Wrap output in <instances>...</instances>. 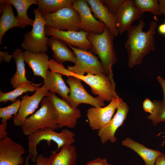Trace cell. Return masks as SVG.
Listing matches in <instances>:
<instances>
[{
	"mask_svg": "<svg viewBox=\"0 0 165 165\" xmlns=\"http://www.w3.org/2000/svg\"><path fill=\"white\" fill-rule=\"evenodd\" d=\"M145 25L143 18L139 20L138 24L132 26L127 31V38L125 47L127 52L128 65L130 68L140 64L144 57L155 50L154 36L157 23L154 21L150 22L146 32L143 31Z\"/></svg>",
	"mask_w": 165,
	"mask_h": 165,
	"instance_id": "6da1fadb",
	"label": "cell"
},
{
	"mask_svg": "<svg viewBox=\"0 0 165 165\" xmlns=\"http://www.w3.org/2000/svg\"><path fill=\"white\" fill-rule=\"evenodd\" d=\"M115 37L106 27L101 33H88L87 38L92 45L90 51L98 55L105 73L116 85L112 70L113 65L118 61L113 44Z\"/></svg>",
	"mask_w": 165,
	"mask_h": 165,
	"instance_id": "7a4b0ae2",
	"label": "cell"
},
{
	"mask_svg": "<svg viewBox=\"0 0 165 165\" xmlns=\"http://www.w3.org/2000/svg\"><path fill=\"white\" fill-rule=\"evenodd\" d=\"M75 136L74 132L66 128L57 132L49 127L38 130L28 136V154L31 156V161L36 162L38 156L37 146L41 141H46L48 145L51 141L54 142L57 145V151L63 147L72 145L75 142Z\"/></svg>",
	"mask_w": 165,
	"mask_h": 165,
	"instance_id": "3957f363",
	"label": "cell"
},
{
	"mask_svg": "<svg viewBox=\"0 0 165 165\" xmlns=\"http://www.w3.org/2000/svg\"><path fill=\"white\" fill-rule=\"evenodd\" d=\"M21 127L23 134L27 136L46 127L54 130L58 129L55 107L47 97L42 99L40 108L27 117Z\"/></svg>",
	"mask_w": 165,
	"mask_h": 165,
	"instance_id": "277c9868",
	"label": "cell"
},
{
	"mask_svg": "<svg viewBox=\"0 0 165 165\" xmlns=\"http://www.w3.org/2000/svg\"><path fill=\"white\" fill-rule=\"evenodd\" d=\"M58 72L63 75L74 76L80 79L91 88L92 93L105 101L110 102L112 99L119 97L114 84L105 73L93 75L88 73L86 75H79L69 71L63 65L60 66Z\"/></svg>",
	"mask_w": 165,
	"mask_h": 165,
	"instance_id": "5b68a950",
	"label": "cell"
},
{
	"mask_svg": "<svg viewBox=\"0 0 165 165\" xmlns=\"http://www.w3.org/2000/svg\"><path fill=\"white\" fill-rule=\"evenodd\" d=\"M35 19L31 31L23 36L24 40L21 44L22 49L34 53H46L48 50L49 38L45 35L46 22L38 8L33 10Z\"/></svg>",
	"mask_w": 165,
	"mask_h": 165,
	"instance_id": "8992f818",
	"label": "cell"
},
{
	"mask_svg": "<svg viewBox=\"0 0 165 165\" xmlns=\"http://www.w3.org/2000/svg\"><path fill=\"white\" fill-rule=\"evenodd\" d=\"M45 26L54 29L67 31H80V18L72 6H68L53 13L42 14Z\"/></svg>",
	"mask_w": 165,
	"mask_h": 165,
	"instance_id": "52a82bcc",
	"label": "cell"
},
{
	"mask_svg": "<svg viewBox=\"0 0 165 165\" xmlns=\"http://www.w3.org/2000/svg\"><path fill=\"white\" fill-rule=\"evenodd\" d=\"M68 45L72 49L76 57L75 65L67 67L69 71L79 75H84L85 73H88L93 75L105 73L98 57L89 51Z\"/></svg>",
	"mask_w": 165,
	"mask_h": 165,
	"instance_id": "ba28073f",
	"label": "cell"
},
{
	"mask_svg": "<svg viewBox=\"0 0 165 165\" xmlns=\"http://www.w3.org/2000/svg\"><path fill=\"white\" fill-rule=\"evenodd\" d=\"M47 97L55 107L58 128L65 127L68 128L75 127L77 120L82 116L80 110L72 108L67 101L58 97L56 94L49 92Z\"/></svg>",
	"mask_w": 165,
	"mask_h": 165,
	"instance_id": "9c48e42d",
	"label": "cell"
},
{
	"mask_svg": "<svg viewBox=\"0 0 165 165\" xmlns=\"http://www.w3.org/2000/svg\"><path fill=\"white\" fill-rule=\"evenodd\" d=\"M81 82L80 79L76 77L68 76L66 82L70 89L68 102L70 105L74 108H78L82 103L89 104L95 107L105 106V102L98 96L94 97L89 94L84 88Z\"/></svg>",
	"mask_w": 165,
	"mask_h": 165,
	"instance_id": "30bf717a",
	"label": "cell"
},
{
	"mask_svg": "<svg viewBox=\"0 0 165 165\" xmlns=\"http://www.w3.org/2000/svg\"><path fill=\"white\" fill-rule=\"evenodd\" d=\"M123 101L119 97L115 98L106 106L93 107L89 108L87 117L89 126L92 130L98 131L108 123L118 106Z\"/></svg>",
	"mask_w": 165,
	"mask_h": 165,
	"instance_id": "8fae6325",
	"label": "cell"
},
{
	"mask_svg": "<svg viewBox=\"0 0 165 165\" xmlns=\"http://www.w3.org/2000/svg\"><path fill=\"white\" fill-rule=\"evenodd\" d=\"M49 91L44 85L38 88L31 96L26 94L22 97L20 107L17 114L14 116L13 121L16 126H22L26 119L37 108L43 97H47Z\"/></svg>",
	"mask_w": 165,
	"mask_h": 165,
	"instance_id": "7c38bea8",
	"label": "cell"
},
{
	"mask_svg": "<svg viewBox=\"0 0 165 165\" xmlns=\"http://www.w3.org/2000/svg\"><path fill=\"white\" fill-rule=\"evenodd\" d=\"M26 152L24 147L6 136L0 139V165H21Z\"/></svg>",
	"mask_w": 165,
	"mask_h": 165,
	"instance_id": "4fadbf2b",
	"label": "cell"
},
{
	"mask_svg": "<svg viewBox=\"0 0 165 165\" xmlns=\"http://www.w3.org/2000/svg\"><path fill=\"white\" fill-rule=\"evenodd\" d=\"M80 18V31L94 34H101L106 26L93 15L90 7L86 0H75L72 5Z\"/></svg>",
	"mask_w": 165,
	"mask_h": 165,
	"instance_id": "5bb4252c",
	"label": "cell"
},
{
	"mask_svg": "<svg viewBox=\"0 0 165 165\" xmlns=\"http://www.w3.org/2000/svg\"><path fill=\"white\" fill-rule=\"evenodd\" d=\"M46 36L56 37L68 45L85 50H91L92 45L87 38L88 33L79 31H67L45 27Z\"/></svg>",
	"mask_w": 165,
	"mask_h": 165,
	"instance_id": "9a60e30c",
	"label": "cell"
},
{
	"mask_svg": "<svg viewBox=\"0 0 165 165\" xmlns=\"http://www.w3.org/2000/svg\"><path fill=\"white\" fill-rule=\"evenodd\" d=\"M116 110V113L109 122L98 130L97 135L103 144L108 141L113 143L117 141L116 132L126 119L129 108L127 104L123 101L118 105Z\"/></svg>",
	"mask_w": 165,
	"mask_h": 165,
	"instance_id": "2e32d148",
	"label": "cell"
},
{
	"mask_svg": "<svg viewBox=\"0 0 165 165\" xmlns=\"http://www.w3.org/2000/svg\"><path fill=\"white\" fill-rule=\"evenodd\" d=\"M141 15L134 5L132 0H126L115 15L119 34L127 31L134 21L141 19Z\"/></svg>",
	"mask_w": 165,
	"mask_h": 165,
	"instance_id": "e0dca14e",
	"label": "cell"
},
{
	"mask_svg": "<svg viewBox=\"0 0 165 165\" xmlns=\"http://www.w3.org/2000/svg\"><path fill=\"white\" fill-rule=\"evenodd\" d=\"M86 0L94 17L103 23L115 36H117L119 33L115 15L109 11L101 0Z\"/></svg>",
	"mask_w": 165,
	"mask_h": 165,
	"instance_id": "ac0fdd59",
	"label": "cell"
},
{
	"mask_svg": "<svg viewBox=\"0 0 165 165\" xmlns=\"http://www.w3.org/2000/svg\"><path fill=\"white\" fill-rule=\"evenodd\" d=\"M24 62L32 70L34 75L45 79L48 71L49 57L46 53H37L25 51L23 52Z\"/></svg>",
	"mask_w": 165,
	"mask_h": 165,
	"instance_id": "d6986e66",
	"label": "cell"
},
{
	"mask_svg": "<svg viewBox=\"0 0 165 165\" xmlns=\"http://www.w3.org/2000/svg\"><path fill=\"white\" fill-rule=\"evenodd\" d=\"M62 75L59 73L48 70L44 80V85L50 92L57 93L62 99L68 102L70 89L66 85Z\"/></svg>",
	"mask_w": 165,
	"mask_h": 165,
	"instance_id": "ffe728a7",
	"label": "cell"
},
{
	"mask_svg": "<svg viewBox=\"0 0 165 165\" xmlns=\"http://www.w3.org/2000/svg\"><path fill=\"white\" fill-rule=\"evenodd\" d=\"M67 44L59 38L52 36L49 38L48 46L51 48L55 61L59 64H63L65 61L75 63L76 57L73 51H71Z\"/></svg>",
	"mask_w": 165,
	"mask_h": 165,
	"instance_id": "44dd1931",
	"label": "cell"
},
{
	"mask_svg": "<svg viewBox=\"0 0 165 165\" xmlns=\"http://www.w3.org/2000/svg\"><path fill=\"white\" fill-rule=\"evenodd\" d=\"M121 144L138 153L144 161L145 165H154L156 159L161 154L159 151L148 148L129 138L123 140Z\"/></svg>",
	"mask_w": 165,
	"mask_h": 165,
	"instance_id": "7402d4cb",
	"label": "cell"
},
{
	"mask_svg": "<svg viewBox=\"0 0 165 165\" xmlns=\"http://www.w3.org/2000/svg\"><path fill=\"white\" fill-rule=\"evenodd\" d=\"M1 3L7 2L13 6L16 9L17 15L16 16L19 21L20 28H23L28 25L33 26L34 20L30 18L27 14V11L31 6L37 5L36 0H0Z\"/></svg>",
	"mask_w": 165,
	"mask_h": 165,
	"instance_id": "603a6c76",
	"label": "cell"
},
{
	"mask_svg": "<svg viewBox=\"0 0 165 165\" xmlns=\"http://www.w3.org/2000/svg\"><path fill=\"white\" fill-rule=\"evenodd\" d=\"M12 55L16 66V71L10 78V83L12 88L15 89L20 84L31 82L28 81L26 77L25 62L22 50L20 49H16Z\"/></svg>",
	"mask_w": 165,
	"mask_h": 165,
	"instance_id": "cb8c5ba5",
	"label": "cell"
},
{
	"mask_svg": "<svg viewBox=\"0 0 165 165\" xmlns=\"http://www.w3.org/2000/svg\"><path fill=\"white\" fill-rule=\"evenodd\" d=\"M2 3L4 4V9L0 19V45L3 35L9 30L13 27L19 28L20 26L19 21L14 14L12 5L7 2Z\"/></svg>",
	"mask_w": 165,
	"mask_h": 165,
	"instance_id": "d4e9b609",
	"label": "cell"
},
{
	"mask_svg": "<svg viewBox=\"0 0 165 165\" xmlns=\"http://www.w3.org/2000/svg\"><path fill=\"white\" fill-rule=\"evenodd\" d=\"M42 84V83L35 84L32 82H24L19 85L13 90L6 93L0 90V102L6 103L9 101L14 102L17 98L24 93L28 92H33Z\"/></svg>",
	"mask_w": 165,
	"mask_h": 165,
	"instance_id": "484cf974",
	"label": "cell"
},
{
	"mask_svg": "<svg viewBox=\"0 0 165 165\" xmlns=\"http://www.w3.org/2000/svg\"><path fill=\"white\" fill-rule=\"evenodd\" d=\"M77 156L76 148L74 145L65 146L55 153L50 165H75Z\"/></svg>",
	"mask_w": 165,
	"mask_h": 165,
	"instance_id": "4316f807",
	"label": "cell"
},
{
	"mask_svg": "<svg viewBox=\"0 0 165 165\" xmlns=\"http://www.w3.org/2000/svg\"><path fill=\"white\" fill-rule=\"evenodd\" d=\"M75 0H37L38 11L42 14L55 12L64 7L72 6Z\"/></svg>",
	"mask_w": 165,
	"mask_h": 165,
	"instance_id": "83f0119b",
	"label": "cell"
},
{
	"mask_svg": "<svg viewBox=\"0 0 165 165\" xmlns=\"http://www.w3.org/2000/svg\"><path fill=\"white\" fill-rule=\"evenodd\" d=\"M132 2L141 15L145 12H149L155 16L161 15L160 11L158 0H133Z\"/></svg>",
	"mask_w": 165,
	"mask_h": 165,
	"instance_id": "f1b7e54d",
	"label": "cell"
},
{
	"mask_svg": "<svg viewBox=\"0 0 165 165\" xmlns=\"http://www.w3.org/2000/svg\"><path fill=\"white\" fill-rule=\"evenodd\" d=\"M153 102L155 106L154 112L148 116V119L152 121L154 125L160 122H165V105L162 101L154 100Z\"/></svg>",
	"mask_w": 165,
	"mask_h": 165,
	"instance_id": "f546056e",
	"label": "cell"
},
{
	"mask_svg": "<svg viewBox=\"0 0 165 165\" xmlns=\"http://www.w3.org/2000/svg\"><path fill=\"white\" fill-rule=\"evenodd\" d=\"M21 100L18 98L16 101L10 105L0 108V118L1 123L7 122L13 117V115H16L19 110Z\"/></svg>",
	"mask_w": 165,
	"mask_h": 165,
	"instance_id": "4dcf8cb0",
	"label": "cell"
},
{
	"mask_svg": "<svg viewBox=\"0 0 165 165\" xmlns=\"http://www.w3.org/2000/svg\"><path fill=\"white\" fill-rule=\"evenodd\" d=\"M57 151L56 150L52 151L49 157L45 156L42 154H40L37 156L36 160L35 165H50L53 159L55 154ZM31 156L29 154L25 157V161L24 165H31L29 162Z\"/></svg>",
	"mask_w": 165,
	"mask_h": 165,
	"instance_id": "1f68e13d",
	"label": "cell"
},
{
	"mask_svg": "<svg viewBox=\"0 0 165 165\" xmlns=\"http://www.w3.org/2000/svg\"><path fill=\"white\" fill-rule=\"evenodd\" d=\"M104 5L112 14L116 15L126 0H101Z\"/></svg>",
	"mask_w": 165,
	"mask_h": 165,
	"instance_id": "d6a6232c",
	"label": "cell"
},
{
	"mask_svg": "<svg viewBox=\"0 0 165 165\" xmlns=\"http://www.w3.org/2000/svg\"><path fill=\"white\" fill-rule=\"evenodd\" d=\"M143 108L146 112H149L151 114H154L155 111V105L153 102L149 99L146 98L143 103Z\"/></svg>",
	"mask_w": 165,
	"mask_h": 165,
	"instance_id": "836d02e7",
	"label": "cell"
},
{
	"mask_svg": "<svg viewBox=\"0 0 165 165\" xmlns=\"http://www.w3.org/2000/svg\"><path fill=\"white\" fill-rule=\"evenodd\" d=\"M85 165H112L108 163L105 158L98 157L95 159L90 161Z\"/></svg>",
	"mask_w": 165,
	"mask_h": 165,
	"instance_id": "e575fe53",
	"label": "cell"
},
{
	"mask_svg": "<svg viewBox=\"0 0 165 165\" xmlns=\"http://www.w3.org/2000/svg\"><path fill=\"white\" fill-rule=\"evenodd\" d=\"M12 57V55L9 54L8 51L3 52L0 51V63H2L3 61L6 63H8Z\"/></svg>",
	"mask_w": 165,
	"mask_h": 165,
	"instance_id": "d590c367",
	"label": "cell"
},
{
	"mask_svg": "<svg viewBox=\"0 0 165 165\" xmlns=\"http://www.w3.org/2000/svg\"><path fill=\"white\" fill-rule=\"evenodd\" d=\"M157 80L160 84L163 91V103L165 105V79L161 76H158L157 78Z\"/></svg>",
	"mask_w": 165,
	"mask_h": 165,
	"instance_id": "8d00e7d4",
	"label": "cell"
},
{
	"mask_svg": "<svg viewBox=\"0 0 165 165\" xmlns=\"http://www.w3.org/2000/svg\"><path fill=\"white\" fill-rule=\"evenodd\" d=\"M7 126V122L2 123L0 125V139L7 136L6 131Z\"/></svg>",
	"mask_w": 165,
	"mask_h": 165,
	"instance_id": "74e56055",
	"label": "cell"
},
{
	"mask_svg": "<svg viewBox=\"0 0 165 165\" xmlns=\"http://www.w3.org/2000/svg\"><path fill=\"white\" fill-rule=\"evenodd\" d=\"M154 165H165V155L161 153L156 159Z\"/></svg>",
	"mask_w": 165,
	"mask_h": 165,
	"instance_id": "f35d334b",
	"label": "cell"
},
{
	"mask_svg": "<svg viewBox=\"0 0 165 165\" xmlns=\"http://www.w3.org/2000/svg\"><path fill=\"white\" fill-rule=\"evenodd\" d=\"M158 2L160 13L165 15V0H159Z\"/></svg>",
	"mask_w": 165,
	"mask_h": 165,
	"instance_id": "ab89813d",
	"label": "cell"
},
{
	"mask_svg": "<svg viewBox=\"0 0 165 165\" xmlns=\"http://www.w3.org/2000/svg\"><path fill=\"white\" fill-rule=\"evenodd\" d=\"M158 30L160 33L163 35H165V23L160 25Z\"/></svg>",
	"mask_w": 165,
	"mask_h": 165,
	"instance_id": "60d3db41",
	"label": "cell"
}]
</instances>
